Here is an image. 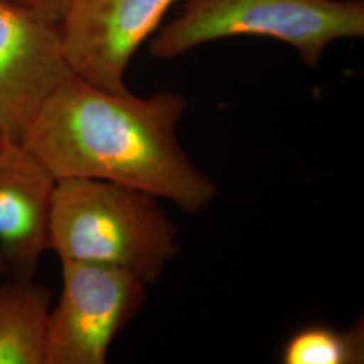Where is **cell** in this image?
Segmentation results:
<instances>
[{
	"label": "cell",
	"mask_w": 364,
	"mask_h": 364,
	"mask_svg": "<svg viewBox=\"0 0 364 364\" xmlns=\"http://www.w3.org/2000/svg\"><path fill=\"white\" fill-rule=\"evenodd\" d=\"M9 277V270H7V266H6V262L3 259L1 254H0V279Z\"/></svg>",
	"instance_id": "8fae6325"
},
{
	"label": "cell",
	"mask_w": 364,
	"mask_h": 364,
	"mask_svg": "<svg viewBox=\"0 0 364 364\" xmlns=\"http://www.w3.org/2000/svg\"><path fill=\"white\" fill-rule=\"evenodd\" d=\"M50 291L33 278L0 279V364H45Z\"/></svg>",
	"instance_id": "ba28073f"
},
{
	"label": "cell",
	"mask_w": 364,
	"mask_h": 364,
	"mask_svg": "<svg viewBox=\"0 0 364 364\" xmlns=\"http://www.w3.org/2000/svg\"><path fill=\"white\" fill-rule=\"evenodd\" d=\"M183 112L185 100L174 92L138 97L73 75L42 105L22 144L55 180L117 182L196 213L208 208L218 188L181 149Z\"/></svg>",
	"instance_id": "6da1fadb"
},
{
	"label": "cell",
	"mask_w": 364,
	"mask_h": 364,
	"mask_svg": "<svg viewBox=\"0 0 364 364\" xmlns=\"http://www.w3.org/2000/svg\"><path fill=\"white\" fill-rule=\"evenodd\" d=\"M73 76L58 27L13 0H0V135L22 144L53 92Z\"/></svg>",
	"instance_id": "8992f818"
},
{
	"label": "cell",
	"mask_w": 364,
	"mask_h": 364,
	"mask_svg": "<svg viewBox=\"0 0 364 364\" xmlns=\"http://www.w3.org/2000/svg\"><path fill=\"white\" fill-rule=\"evenodd\" d=\"M146 284L114 266L63 262V291L49 312L45 364H105L112 341L142 308Z\"/></svg>",
	"instance_id": "277c9868"
},
{
	"label": "cell",
	"mask_w": 364,
	"mask_h": 364,
	"mask_svg": "<svg viewBox=\"0 0 364 364\" xmlns=\"http://www.w3.org/2000/svg\"><path fill=\"white\" fill-rule=\"evenodd\" d=\"M174 1L66 0L57 27L72 73L105 91H129L132 57Z\"/></svg>",
	"instance_id": "5b68a950"
},
{
	"label": "cell",
	"mask_w": 364,
	"mask_h": 364,
	"mask_svg": "<svg viewBox=\"0 0 364 364\" xmlns=\"http://www.w3.org/2000/svg\"><path fill=\"white\" fill-rule=\"evenodd\" d=\"M13 1L36 11L42 18L48 19L54 25L58 23L66 3V0H13Z\"/></svg>",
	"instance_id": "30bf717a"
},
{
	"label": "cell",
	"mask_w": 364,
	"mask_h": 364,
	"mask_svg": "<svg viewBox=\"0 0 364 364\" xmlns=\"http://www.w3.org/2000/svg\"><path fill=\"white\" fill-rule=\"evenodd\" d=\"M57 180L22 144H0V254L9 275L34 278L50 250V215Z\"/></svg>",
	"instance_id": "52a82bcc"
},
{
	"label": "cell",
	"mask_w": 364,
	"mask_h": 364,
	"mask_svg": "<svg viewBox=\"0 0 364 364\" xmlns=\"http://www.w3.org/2000/svg\"><path fill=\"white\" fill-rule=\"evenodd\" d=\"M239 36L284 42L316 68L333 41L363 37V0H183L180 15L151 41L150 54L173 60Z\"/></svg>",
	"instance_id": "3957f363"
},
{
	"label": "cell",
	"mask_w": 364,
	"mask_h": 364,
	"mask_svg": "<svg viewBox=\"0 0 364 364\" xmlns=\"http://www.w3.org/2000/svg\"><path fill=\"white\" fill-rule=\"evenodd\" d=\"M176 236L156 196L95 178L55 182L50 250L61 262L114 266L150 285L176 257Z\"/></svg>",
	"instance_id": "7a4b0ae2"
},
{
	"label": "cell",
	"mask_w": 364,
	"mask_h": 364,
	"mask_svg": "<svg viewBox=\"0 0 364 364\" xmlns=\"http://www.w3.org/2000/svg\"><path fill=\"white\" fill-rule=\"evenodd\" d=\"M279 359L284 364L363 363V324L347 331L323 324L302 326L285 341Z\"/></svg>",
	"instance_id": "9c48e42d"
},
{
	"label": "cell",
	"mask_w": 364,
	"mask_h": 364,
	"mask_svg": "<svg viewBox=\"0 0 364 364\" xmlns=\"http://www.w3.org/2000/svg\"><path fill=\"white\" fill-rule=\"evenodd\" d=\"M1 141H3V139H1V135H0V144H1Z\"/></svg>",
	"instance_id": "7c38bea8"
}]
</instances>
